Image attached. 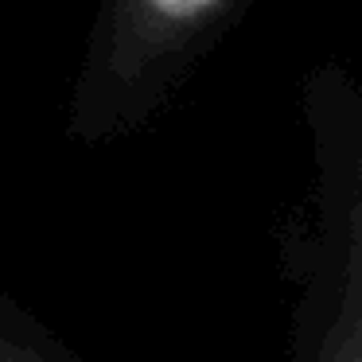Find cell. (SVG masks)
I'll return each mask as SVG.
<instances>
[{
  "instance_id": "obj_1",
  "label": "cell",
  "mask_w": 362,
  "mask_h": 362,
  "mask_svg": "<svg viewBox=\"0 0 362 362\" xmlns=\"http://www.w3.org/2000/svg\"><path fill=\"white\" fill-rule=\"evenodd\" d=\"M152 4H156V12H164V16H172V20H187V16H195V12L211 8L214 0H152Z\"/></svg>"
}]
</instances>
